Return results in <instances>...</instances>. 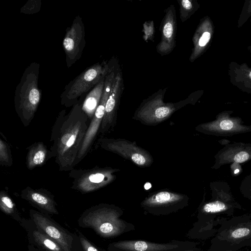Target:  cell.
<instances>
[{
	"instance_id": "obj_1",
	"label": "cell",
	"mask_w": 251,
	"mask_h": 251,
	"mask_svg": "<svg viewBox=\"0 0 251 251\" xmlns=\"http://www.w3.org/2000/svg\"><path fill=\"white\" fill-rule=\"evenodd\" d=\"M88 118L78 102L68 113L65 109L58 114L52 126L50 141L52 158L60 171L74 170L89 124Z\"/></svg>"
},
{
	"instance_id": "obj_2",
	"label": "cell",
	"mask_w": 251,
	"mask_h": 251,
	"mask_svg": "<svg viewBox=\"0 0 251 251\" xmlns=\"http://www.w3.org/2000/svg\"><path fill=\"white\" fill-rule=\"evenodd\" d=\"M251 247V216L249 213L222 217L211 241L210 251H239Z\"/></svg>"
},
{
	"instance_id": "obj_3",
	"label": "cell",
	"mask_w": 251,
	"mask_h": 251,
	"mask_svg": "<svg viewBox=\"0 0 251 251\" xmlns=\"http://www.w3.org/2000/svg\"><path fill=\"white\" fill-rule=\"evenodd\" d=\"M40 65L33 62L25 70L15 94V109L25 127L33 120L39 105L41 92L38 87Z\"/></svg>"
},
{
	"instance_id": "obj_4",
	"label": "cell",
	"mask_w": 251,
	"mask_h": 251,
	"mask_svg": "<svg viewBox=\"0 0 251 251\" xmlns=\"http://www.w3.org/2000/svg\"><path fill=\"white\" fill-rule=\"evenodd\" d=\"M211 199L204 202L201 207L200 212L207 221L211 234H215L223 217L226 215L232 217L236 210L243 209L242 205L234 197L231 187L224 180H216L210 183Z\"/></svg>"
},
{
	"instance_id": "obj_5",
	"label": "cell",
	"mask_w": 251,
	"mask_h": 251,
	"mask_svg": "<svg viewBox=\"0 0 251 251\" xmlns=\"http://www.w3.org/2000/svg\"><path fill=\"white\" fill-rule=\"evenodd\" d=\"M167 88L160 89L143 100L135 110L133 119L142 124L155 126L170 118L176 111L191 103L190 96L176 103L165 102L164 97Z\"/></svg>"
},
{
	"instance_id": "obj_6",
	"label": "cell",
	"mask_w": 251,
	"mask_h": 251,
	"mask_svg": "<svg viewBox=\"0 0 251 251\" xmlns=\"http://www.w3.org/2000/svg\"><path fill=\"white\" fill-rule=\"evenodd\" d=\"M113 68L109 63L103 61L85 69L66 86L60 96L61 104L69 107L78 103V98L92 90Z\"/></svg>"
},
{
	"instance_id": "obj_7",
	"label": "cell",
	"mask_w": 251,
	"mask_h": 251,
	"mask_svg": "<svg viewBox=\"0 0 251 251\" xmlns=\"http://www.w3.org/2000/svg\"><path fill=\"white\" fill-rule=\"evenodd\" d=\"M118 211L110 206L100 205L88 210L81 220L82 226L93 229L98 234L110 237L120 234L125 225Z\"/></svg>"
},
{
	"instance_id": "obj_8",
	"label": "cell",
	"mask_w": 251,
	"mask_h": 251,
	"mask_svg": "<svg viewBox=\"0 0 251 251\" xmlns=\"http://www.w3.org/2000/svg\"><path fill=\"white\" fill-rule=\"evenodd\" d=\"M119 169L96 166L91 169H74L69 174L72 179L71 188L82 194L97 191L112 183Z\"/></svg>"
},
{
	"instance_id": "obj_9",
	"label": "cell",
	"mask_w": 251,
	"mask_h": 251,
	"mask_svg": "<svg viewBox=\"0 0 251 251\" xmlns=\"http://www.w3.org/2000/svg\"><path fill=\"white\" fill-rule=\"evenodd\" d=\"M98 143L101 149L117 154L139 167H149L153 162L150 153L138 146L135 141L123 138H101Z\"/></svg>"
},
{
	"instance_id": "obj_10",
	"label": "cell",
	"mask_w": 251,
	"mask_h": 251,
	"mask_svg": "<svg viewBox=\"0 0 251 251\" xmlns=\"http://www.w3.org/2000/svg\"><path fill=\"white\" fill-rule=\"evenodd\" d=\"M232 111L219 113L212 121L198 125L195 129L203 134L216 136H232L251 132V125L244 124L239 117H232Z\"/></svg>"
},
{
	"instance_id": "obj_11",
	"label": "cell",
	"mask_w": 251,
	"mask_h": 251,
	"mask_svg": "<svg viewBox=\"0 0 251 251\" xmlns=\"http://www.w3.org/2000/svg\"><path fill=\"white\" fill-rule=\"evenodd\" d=\"M114 68L106 75L100 102L89 124L82 146L75 160V166L87 155L99 133L105 113V105L116 76Z\"/></svg>"
},
{
	"instance_id": "obj_12",
	"label": "cell",
	"mask_w": 251,
	"mask_h": 251,
	"mask_svg": "<svg viewBox=\"0 0 251 251\" xmlns=\"http://www.w3.org/2000/svg\"><path fill=\"white\" fill-rule=\"evenodd\" d=\"M85 44L84 24L81 17L77 15L71 26L66 29L63 41L68 68L71 67L81 58Z\"/></svg>"
},
{
	"instance_id": "obj_13",
	"label": "cell",
	"mask_w": 251,
	"mask_h": 251,
	"mask_svg": "<svg viewBox=\"0 0 251 251\" xmlns=\"http://www.w3.org/2000/svg\"><path fill=\"white\" fill-rule=\"evenodd\" d=\"M30 215L38 230L58 243L65 251H72V235L44 214L33 209Z\"/></svg>"
},
{
	"instance_id": "obj_14",
	"label": "cell",
	"mask_w": 251,
	"mask_h": 251,
	"mask_svg": "<svg viewBox=\"0 0 251 251\" xmlns=\"http://www.w3.org/2000/svg\"><path fill=\"white\" fill-rule=\"evenodd\" d=\"M123 89L124 82L122 73L119 72L116 73L106 103L104 115L99 131V133L104 134L110 132L116 125L117 110Z\"/></svg>"
},
{
	"instance_id": "obj_15",
	"label": "cell",
	"mask_w": 251,
	"mask_h": 251,
	"mask_svg": "<svg viewBox=\"0 0 251 251\" xmlns=\"http://www.w3.org/2000/svg\"><path fill=\"white\" fill-rule=\"evenodd\" d=\"M214 163L211 167L218 170L231 163H243L251 160V144L241 142L228 143L214 155Z\"/></svg>"
},
{
	"instance_id": "obj_16",
	"label": "cell",
	"mask_w": 251,
	"mask_h": 251,
	"mask_svg": "<svg viewBox=\"0 0 251 251\" xmlns=\"http://www.w3.org/2000/svg\"><path fill=\"white\" fill-rule=\"evenodd\" d=\"M177 28L175 7L171 5L165 11L161 25V40L156 46V50L161 55L170 54L176 47Z\"/></svg>"
},
{
	"instance_id": "obj_17",
	"label": "cell",
	"mask_w": 251,
	"mask_h": 251,
	"mask_svg": "<svg viewBox=\"0 0 251 251\" xmlns=\"http://www.w3.org/2000/svg\"><path fill=\"white\" fill-rule=\"evenodd\" d=\"M20 196L42 211L49 214H59L54 196L48 190L28 186L21 191Z\"/></svg>"
},
{
	"instance_id": "obj_18",
	"label": "cell",
	"mask_w": 251,
	"mask_h": 251,
	"mask_svg": "<svg viewBox=\"0 0 251 251\" xmlns=\"http://www.w3.org/2000/svg\"><path fill=\"white\" fill-rule=\"evenodd\" d=\"M187 196L167 190L151 194L142 202L141 205L149 209H158L177 206L187 201Z\"/></svg>"
},
{
	"instance_id": "obj_19",
	"label": "cell",
	"mask_w": 251,
	"mask_h": 251,
	"mask_svg": "<svg viewBox=\"0 0 251 251\" xmlns=\"http://www.w3.org/2000/svg\"><path fill=\"white\" fill-rule=\"evenodd\" d=\"M213 33L212 23L209 17L201 19L193 35V49L189 57L193 62L204 51L212 38Z\"/></svg>"
},
{
	"instance_id": "obj_20",
	"label": "cell",
	"mask_w": 251,
	"mask_h": 251,
	"mask_svg": "<svg viewBox=\"0 0 251 251\" xmlns=\"http://www.w3.org/2000/svg\"><path fill=\"white\" fill-rule=\"evenodd\" d=\"M27 149L26 166L29 170L43 166L52 158L50 150L42 142H35Z\"/></svg>"
},
{
	"instance_id": "obj_21",
	"label": "cell",
	"mask_w": 251,
	"mask_h": 251,
	"mask_svg": "<svg viewBox=\"0 0 251 251\" xmlns=\"http://www.w3.org/2000/svg\"><path fill=\"white\" fill-rule=\"evenodd\" d=\"M114 246L126 251H166L178 248L177 245L157 244L140 240L121 241Z\"/></svg>"
},
{
	"instance_id": "obj_22",
	"label": "cell",
	"mask_w": 251,
	"mask_h": 251,
	"mask_svg": "<svg viewBox=\"0 0 251 251\" xmlns=\"http://www.w3.org/2000/svg\"><path fill=\"white\" fill-rule=\"evenodd\" d=\"M105 77L91 90L81 104L82 109L89 120L91 121L93 118L100 102L103 91Z\"/></svg>"
},
{
	"instance_id": "obj_23",
	"label": "cell",
	"mask_w": 251,
	"mask_h": 251,
	"mask_svg": "<svg viewBox=\"0 0 251 251\" xmlns=\"http://www.w3.org/2000/svg\"><path fill=\"white\" fill-rule=\"evenodd\" d=\"M0 208L6 215L10 216L19 223L22 219L12 199L5 190L0 192Z\"/></svg>"
},
{
	"instance_id": "obj_24",
	"label": "cell",
	"mask_w": 251,
	"mask_h": 251,
	"mask_svg": "<svg viewBox=\"0 0 251 251\" xmlns=\"http://www.w3.org/2000/svg\"><path fill=\"white\" fill-rule=\"evenodd\" d=\"M32 236L36 244L46 251H65L55 240L38 229L33 232Z\"/></svg>"
},
{
	"instance_id": "obj_25",
	"label": "cell",
	"mask_w": 251,
	"mask_h": 251,
	"mask_svg": "<svg viewBox=\"0 0 251 251\" xmlns=\"http://www.w3.org/2000/svg\"><path fill=\"white\" fill-rule=\"evenodd\" d=\"M179 5V16L181 22H184L198 9L199 4L194 0H177Z\"/></svg>"
},
{
	"instance_id": "obj_26",
	"label": "cell",
	"mask_w": 251,
	"mask_h": 251,
	"mask_svg": "<svg viewBox=\"0 0 251 251\" xmlns=\"http://www.w3.org/2000/svg\"><path fill=\"white\" fill-rule=\"evenodd\" d=\"M0 164L8 167L13 164L10 148L8 144L1 138H0Z\"/></svg>"
},
{
	"instance_id": "obj_27",
	"label": "cell",
	"mask_w": 251,
	"mask_h": 251,
	"mask_svg": "<svg viewBox=\"0 0 251 251\" xmlns=\"http://www.w3.org/2000/svg\"><path fill=\"white\" fill-rule=\"evenodd\" d=\"M236 78L246 86L251 88V69L243 65L236 72Z\"/></svg>"
},
{
	"instance_id": "obj_28",
	"label": "cell",
	"mask_w": 251,
	"mask_h": 251,
	"mask_svg": "<svg viewBox=\"0 0 251 251\" xmlns=\"http://www.w3.org/2000/svg\"><path fill=\"white\" fill-rule=\"evenodd\" d=\"M239 191L244 198L251 200V172L241 181Z\"/></svg>"
},
{
	"instance_id": "obj_29",
	"label": "cell",
	"mask_w": 251,
	"mask_h": 251,
	"mask_svg": "<svg viewBox=\"0 0 251 251\" xmlns=\"http://www.w3.org/2000/svg\"><path fill=\"white\" fill-rule=\"evenodd\" d=\"M41 5L40 0H29L22 7L20 11L24 14H32L38 12L40 10Z\"/></svg>"
},
{
	"instance_id": "obj_30",
	"label": "cell",
	"mask_w": 251,
	"mask_h": 251,
	"mask_svg": "<svg viewBox=\"0 0 251 251\" xmlns=\"http://www.w3.org/2000/svg\"><path fill=\"white\" fill-rule=\"evenodd\" d=\"M143 32L144 40L148 42L149 40H152L153 39L155 29L153 22L152 21H146L143 25Z\"/></svg>"
},
{
	"instance_id": "obj_31",
	"label": "cell",
	"mask_w": 251,
	"mask_h": 251,
	"mask_svg": "<svg viewBox=\"0 0 251 251\" xmlns=\"http://www.w3.org/2000/svg\"><path fill=\"white\" fill-rule=\"evenodd\" d=\"M80 241L84 251H99L83 235H79Z\"/></svg>"
},
{
	"instance_id": "obj_32",
	"label": "cell",
	"mask_w": 251,
	"mask_h": 251,
	"mask_svg": "<svg viewBox=\"0 0 251 251\" xmlns=\"http://www.w3.org/2000/svg\"><path fill=\"white\" fill-rule=\"evenodd\" d=\"M249 214H250V215L251 216V210L250 212L249 213Z\"/></svg>"
},
{
	"instance_id": "obj_33",
	"label": "cell",
	"mask_w": 251,
	"mask_h": 251,
	"mask_svg": "<svg viewBox=\"0 0 251 251\" xmlns=\"http://www.w3.org/2000/svg\"></svg>"
},
{
	"instance_id": "obj_34",
	"label": "cell",
	"mask_w": 251,
	"mask_h": 251,
	"mask_svg": "<svg viewBox=\"0 0 251 251\" xmlns=\"http://www.w3.org/2000/svg\"></svg>"
}]
</instances>
